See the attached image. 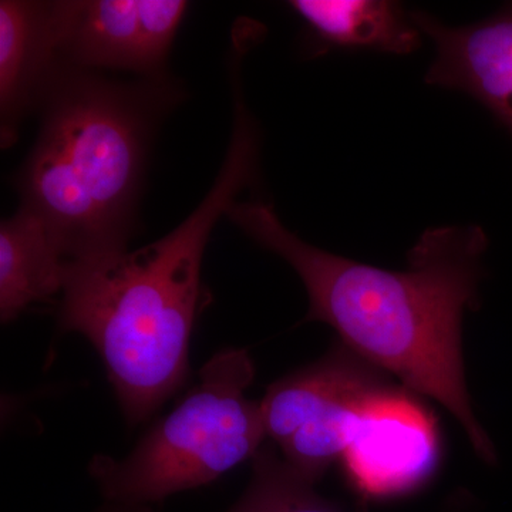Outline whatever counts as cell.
<instances>
[{
  "instance_id": "cell-1",
  "label": "cell",
  "mask_w": 512,
  "mask_h": 512,
  "mask_svg": "<svg viewBox=\"0 0 512 512\" xmlns=\"http://www.w3.org/2000/svg\"><path fill=\"white\" fill-rule=\"evenodd\" d=\"M244 234L295 269L309 295L303 322L332 326L339 343L431 397L461 424L488 466L497 450L478 423L467 390L463 319L480 303L488 238L477 225L430 228L410 249L406 271H389L313 247L262 200L227 212Z\"/></svg>"
},
{
  "instance_id": "cell-2",
  "label": "cell",
  "mask_w": 512,
  "mask_h": 512,
  "mask_svg": "<svg viewBox=\"0 0 512 512\" xmlns=\"http://www.w3.org/2000/svg\"><path fill=\"white\" fill-rule=\"evenodd\" d=\"M259 131L244 99L217 180L174 231L137 251L67 264L59 325L93 343L130 424L147 420L183 386L195 319L204 305L201 265L212 229L254 184Z\"/></svg>"
},
{
  "instance_id": "cell-3",
  "label": "cell",
  "mask_w": 512,
  "mask_h": 512,
  "mask_svg": "<svg viewBox=\"0 0 512 512\" xmlns=\"http://www.w3.org/2000/svg\"><path fill=\"white\" fill-rule=\"evenodd\" d=\"M178 97L167 77L119 83L57 64L16 187L67 262L126 251L154 133Z\"/></svg>"
},
{
  "instance_id": "cell-4",
  "label": "cell",
  "mask_w": 512,
  "mask_h": 512,
  "mask_svg": "<svg viewBox=\"0 0 512 512\" xmlns=\"http://www.w3.org/2000/svg\"><path fill=\"white\" fill-rule=\"evenodd\" d=\"M255 377L244 349H225L202 367L183 402L120 463H94L110 500L140 507L217 480L261 450V402L245 397Z\"/></svg>"
},
{
  "instance_id": "cell-5",
  "label": "cell",
  "mask_w": 512,
  "mask_h": 512,
  "mask_svg": "<svg viewBox=\"0 0 512 512\" xmlns=\"http://www.w3.org/2000/svg\"><path fill=\"white\" fill-rule=\"evenodd\" d=\"M392 384L387 373L336 343L318 362L268 387L261 402L266 437L316 484L345 456L369 404Z\"/></svg>"
},
{
  "instance_id": "cell-6",
  "label": "cell",
  "mask_w": 512,
  "mask_h": 512,
  "mask_svg": "<svg viewBox=\"0 0 512 512\" xmlns=\"http://www.w3.org/2000/svg\"><path fill=\"white\" fill-rule=\"evenodd\" d=\"M190 3L184 0L62 2L60 60L80 69L128 70L164 79Z\"/></svg>"
},
{
  "instance_id": "cell-7",
  "label": "cell",
  "mask_w": 512,
  "mask_h": 512,
  "mask_svg": "<svg viewBox=\"0 0 512 512\" xmlns=\"http://www.w3.org/2000/svg\"><path fill=\"white\" fill-rule=\"evenodd\" d=\"M413 394L392 384L376 396L342 458L350 481L369 500L409 493L436 466V427Z\"/></svg>"
},
{
  "instance_id": "cell-8",
  "label": "cell",
  "mask_w": 512,
  "mask_h": 512,
  "mask_svg": "<svg viewBox=\"0 0 512 512\" xmlns=\"http://www.w3.org/2000/svg\"><path fill=\"white\" fill-rule=\"evenodd\" d=\"M412 16L436 49L426 82L480 101L512 133V3L461 28L417 10Z\"/></svg>"
},
{
  "instance_id": "cell-9",
  "label": "cell",
  "mask_w": 512,
  "mask_h": 512,
  "mask_svg": "<svg viewBox=\"0 0 512 512\" xmlns=\"http://www.w3.org/2000/svg\"><path fill=\"white\" fill-rule=\"evenodd\" d=\"M62 2H0V136L18 140L20 124L39 107L60 62Z\"/></svg>"
},
{
  "instance_id": "cell-10",
  "label": "cell",
  "mask_w": 512,
  "mask_h": 512,
  "mask_svg": "<svg viewBox=\"0 0 512 512\" xmlns=\"http://www.w3.org/2000/svg\"><path fill=\"white\" fill-rule=\"evenodd\" d=\"M315 50H372L409 55L421 43L412 13L389 0H292Z\"/></svg>"
},
{
  "instance_id": "cell-11",
  "label": "cell",
  "mask_w": 512,
  "mask_h": 512,
  "mask_svg": "<svg viewBox=\"0 0 512 512\" xmlns=\"http://www.w3.org/2000/svg\"><path fill=\"white\" fill-rule=\"evenodd\" d=\"M67 264L35 212L20 207L0 224V316L12 322L32 303L63 291Z\"/></svg>"
},
{
  "instance_id": "cell-12",
  "label": "cell",
  "mask_w": 512,
  "mask_h": 512,
  "mask_svg": "<svg viewBox=\"0 0 512 512\" xmlns=\"http://www.w3.org/2000/svg\"><path fill=\"white\" fill-rule=\"evenodd\" d=\"M254 473L244 497L229 512H346L326 500L311 481L279 457L274 447H264L254 458ZM119 512H144L123 507Z\"/></svg>"
}]
</instances>
